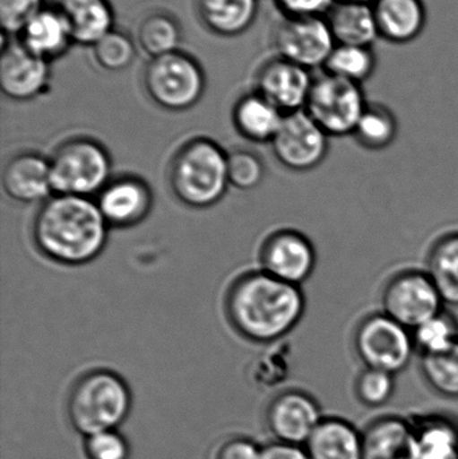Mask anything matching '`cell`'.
I'll return each mask as SVG.
<instances>
[{
	"instance_id": "1",
	"label": "cell",
	"mask_w": 458,
	"mask_h": 459,
	"mask_svg": "<svg viewBox=\"0 0 458 459\" xmlns=\"http://www.w3.org/2000/svg\"><path fill=\"white\" fill-rule=\"evenodd\" d=\"M301 286L285 282L264 270L244 273L229 286L226 318L247 342L274 344L287 337L306 315Z\"/></svg>"
},
{
	"instance_id": "2",
	"label": "cell",
	"mask_w": 458,
	"mask_h": 459,
	"mask_svg": "<svg viewBox=\"0 0 458 459\" xmlns=\"http://www.w3.org/2000/svg\"><path fill=\"white\" fill-rule=\"evenodd\" d=\"M109 230L93 198L53 195L35 212L31 235L35 247L48 261L77 267L101 255Z\"/></svg>"
},
{
	"instance_id": "3",
	"label": "cell",
	"mask_w": 458,
	"mask_h": 459,
	"mask_svg": "<svg viewBox=\"0 0 458 459\" xmlns=\"http://www.w3.org/2000/svg\"><path fill=\"white\" fill-rule=\"evenodd\" d=\"M174 198L183 206L204 210L215 206L228 193V152L214 140L195 137L177 148L167 171Z\"/></svg>"
},
{
	"instance_id": "4",
	"label": "cell",
	"mask_w": 458,
	"mask_h": 459,
	"mask_svg": "<svg viewBox=\"0 0 458 459\" xmlns=\"http://www.w3.org/2000/svg\"><path fill=\"white\" fill-rule=\"evenodd\" d=\"M132 394L125 380L109 369L81 375L70 388L66 412L75 431L83 437L116 430L128 418Z\"/></svg>"
},
{
	"instance_id": "5",
	"label": "cell",
	"mask_w": 458,
	"mask_h": 459,
	"mask_svg": "<svg viewBox=\"0 0 458 459\" xmlns=\"http://www.w3.org/2000/svg\"><path fill=\"white\" fill-rule=\"evenodd\" d=\"M48 159L54 195L94 199L112 179L109 152L91 137H70Z\"/></svg>"
},
{
	"instance_id": "6",
	"label": "cell",
	"mask_w": 458,
	"mask_h": 459,
	"mask_svg": "<svg viewBox=\"0 0 458 459\" xmlns=\"http://www.w3.org/2000/svg\"><path fill=\"white\" fill-rule=\"evenodd\" d=\"M202 65L183 51L151 58L143 73L145 93L153 104L169 112H185L195 107L206 91Z\"/></svg>"
},
{
	"instance_id": "7",
	"label": "cell",
	"mask_w": 458,
	"mask_h": 459,
	"mask_svg": "<svg viewBox=\"0 0 458 459\" xmlns=\"http://www.w3.org/2000/svg\"><path fill=\"white\" fill-rule=\"evenodd\" d=\"M363 85L330 73L315 75L306 112L330 137L352 136L368 105Z\"/></svg>"
},
{
	"instance_id": "8",
	"label": "cell",
	"mask_w": 458,
	"mask_h": 459,
	"mask_svg": "<svg viewBox=\"0 0 458 459\" xmlns=\"http://www.w3.org/2000/svg\"><path fill=\"white\" fill-rule=\"evenodd\" d=\"M354 348L366 368L392 375L405 371L416 355L413 332L384 312L371 313L358 324Z\"/></svg>"
},
{
	"instance_id": "9",
	"label": "cell",
	"mask_w": 458,
	"mask_h": 459,
	"mask_svg": "<svg viewBox=\"0 0 458 459\" xmlns=\"http://www.w3.org/2000/svg\"><path fill=\"white\" fill-rule=\"evenodd\" d=\"M381 304V312L411 332L446 307L425 269H405L392 275L385 283Z\"/></svg>"
},
{
	"instance_id": "10",
	"label": "cell",
	"mask_w": 458,
	"mask_h": 459,
	"mask_svg": "<svg viewBox=\"0 0 458 459\" xmlns=\"http://www.w3.org/2000/svg\"><path fill=\"white\" fill-rule=\"evenodd\" d=\"M330 139L306 110H298L284 116L272 140V152L288 171H314L327 158Z\"/></svg>"
},
{
	"instance_id": "11",
	"label": "cell",
	"mask_w": 458,
	"mask_h": 459,
	"mask_svg": "<svg viewBox=\"0 0 458 459\" xmlns=\"http://www.w3.org/2000/svg\"><path fill=\"white\" fill-rule=\"evenodd\" d=\"M279 56L304 69L324 67L336 42L325 16H284L276 32Z\"/></svg>"
},
{
	"instance_id": "12",
	"label": "cell",
	"mask_w": 458,
	"mask_h": 459,
	"mask_svg": "<svg viewBox=\"0 0 458 459\" xmlns=\"http://www.w3.org/2000/svg\"><path fill=\"white\" fill-rule=\"evenodd\" d=\"M260 264L261 270L273 277L301 286L316 269V248L298 230H276L261 246Z\"/></svg>"
},
{
	"instance_id": "13",
	"label": "cell",
	"mask_w": 458,
	"mask_h": 459,
	"mask_svg": "<svg viewBox=\"0 0 458 459\" xmlns=\"http://www.w3.org/2000/svg\"><path fill=\"white\" fill-rule=\"evenodd\" d=\"M50 62L24 48L18 39L3 35L0 56V89L16 102L31 101L50 88Z\"/></svg>"
},
{
	"instance_id": "14",
	"label": "cell",
	"mask_w": 458,
	"mask_h": 459,
	"mask_svg": "<svg viewBox=\"0 0 458 459\" xmlns=\"http://www.w3.org/2000/svg\"><path fill=\"white\" fill-rule=\"evenodd\" d=\"M314 78L311 70L279 56L261 65L255 75V91L282 115H290L306 109Z\"/></svg>"
},
{
	"instance_id": "15",
	"label": "cell",
	"mask_w": 458,
	"mask_h": 459,
	"mask_svg": "<svg viewBox=\"0 0 458 459\" xmlns=\"http://www.w3.org/2000/svg\"><path fill=\"white\" fill-rule=\"evenodd\" d=\"M266 426L281 444L306 446L324 418L319 404L303 391L289 390L272 399L266 409Z\"/></svg>"
},
{
	"instance_id": "16",
	"label": "cell",
	"mask_w": 458,
	"mask_h": 459,
	"mask_svg": "<svg viewBox=\"0 0 458 459\" xmlns=\"http://www.w3.org/2000/svg\"><path fill=\"white\" fill-rule=\"evenodd\" d=\"M94 201L110 229L140 225L153 209L152 188L134 175L112 178Z\"/></svg>"
},
{
	"instance_id": "17",
	"label": "cell",
	"mask_w": 458,
	"mask_h": 459,
	"mask_svg": "<svg viewBox=\"0 0 458 459\" xmlns=\"http://www.w3.org/2000/svg\"><path fill=\"white\" fill-rule=\"evenodd\" d=\"M5 195L18 204H40L54 195L50 159L24 151L8 159L2 172Z\"/></svg>"
},
{
	"instance_id": "18",
	"label": "cell",
	"mask_w": 458,
	"mask_h": 459,
	"mask_svg": "<svg viewBox=\"0 0 458 459\" xmlns=\"http://www.w3.org/2000/svg\"><path fill=\"white\" fill-rule=\"evenodd\" d=\"M373 7L379 38L393 45L414 42L427 29L424 0H376Z\"/></svg>"
},
{
	"instance_id": "19",
	"label": "cell",
	"mask_w": 458,
	"mask_h": 459,
	"mask_svg": "<svg viewBox=\"0 0 458 459\" xmlns=\"http://www.w3.org/2000/svg\"><path fill=\"white\" fill-rule=\"evenodd\" d=\"M16 39L35 56L50 64L65 56L73 45L66 19L56 4H46L24 26Z\"/></svg>"
},
{
	"instance_id": "20",
	"label": "cell",
	"mask_w": 458,
	"mask_h": 459,
	"mask_svg": "<svg viewBox=\"0 0 458 459\" xmlns=\"http://www.w3.org/2000/svg\"><path fill=\"white\" fill-rule=\"evenodd\" d=\"M73 43L91 48L115 30V10L109 0H59Z\"/></svg>"
},
{
	"instance_id": "21",
	"label": "cell",
	"mask_w": 458,
	"mask_h": 459,
	"mask_svg": "<svg viewBox=\"0 0 458 459\" xmlns=\"http://www.w3.org/2000/svg\"><path fill=\"white\" fill-rule=\"evenodd\" d=\"M362 438L363 459H419L414 426L402 418L376 420Z\"/></svg>"
},
{
	"instance_id": "22",
	"label": "cell",
	"mask_w": 458,
	"mask_h": 459,
	"mask_svg": "<svg viewBox=\"0 0 458 459\" xmlns=\"http://www.w3.org/2000/svg\"><path fill=\"white\" fill-rule=\"evenodd\" d=\"M325 19L336 45L374 48V43L381 39L373 4L336 0Z\"/></svg>"
},
{
	"instance_id": "23",
	"label": "cell",
	"mask_w": 458,
	"mask_h": 459,
	"mask_svg": "<svg viewBox=\"0 0 458 459\" xmlns=\"http://www.w3.org/2000/svg\"><path fill=\"white\" fill-rule=\"evenodd\" d=\"M284 116L257 91L245 94L233 108V124L239 136L255 144H271Z\"/></svg>"
},
{
	"instance_id": "24",
	"label": "cell",
	"mask_w": 458,
	"mask_h": 459,
	"mask_svg": "<svg viewBox=\"0 0 458 459\" xmlns=\"http://www.w3.org/2000/svg\"><path fill=\"white\" fill-rule=\"evenodd\" d=\"M195 11L204 29L218 37L234 38L255 23L258 0H195Z\"/></svg>"
},
{
	"instance_id": "25",
	"label": "cell",
	"mask_w": 458,
	"mask_h": 459,
	"mask_svg": "<svg viewBox=\"0 0 458 459\" xmlns=\"http://www.w3.org/2000/svg\"><path fill=\"white\" fill-rule=\"evenodd\" d=\"M304 447L311 459H363L362 434L339 418H324Z\"/></svg>"
},
{
	"instance_id": "26",
	"label": "cell",
	"mask_w": 458,
	"mask_h": 459,
	"mask_svg": "<svg viewBox=\"0 0 458 459\" xmlns=\"http://www.w3.org/2000/svg\"><path fill=\"white\" fill-rule=\"evenodd\" d=\"M425 270L446 307H458V231L445 232L432 243Z\"/></svg>"
},
{
	"instance_id": "27",
	"label": "cell",
	"mask_w": 458,
	"mask_h": 459,
	"mask_svg": "<svg viewBox=\"0 0 458 459\" xmlns=\"http://www.w3.org/2000/svg\"><path fill=\"white\" fill-rule=\"evenodd\" d=\"M398 134L400 123L395 113L382 102H368L351 137L363 150L379 152L392 147Z\"/></svg>"
},
{
	"instance_id": "28",
	"label": "cell",
	"mask_w": 458,
	"mask_h": 459,
	"mask_svg": "<svg viewBox=\"0 0 458 459\" xmlns=\"http://www.w3.org/2000/svg\"><path fill=\"white\" fill-rule=\"evenodd\" d=\"M137 43L150 58L179 51L182 26L172 13L152 11L137 26Z\"/></svg>"
},
{
	"instance_id": "29",
	"label": "cell",
	"mask_w": 458,
	"mask_h": 459,
	"mask_svg": "<svg viewBox=\"0 0 458 459\" xmlns=\"http://www.w3.org/2000/svg\"><path fill=\"white\" fill-rule=\"evenodd\" d=\"M414 426L419 459H458V426L448 418L428 417Z\"/></svg>"
},
{
	"instance_id": "30",
	"label": "cell",
	"mask_w": 458,
	"mask_h": 459,
	"mask_svg": "<svg viewBox=\"0 0 458 459\" xmlns=\"http://www.w3.org/2000/svg\"><path fill=\"white\" fill-rule=\"evenodd\" d=\"M376 66L378 58L373 48L336 45L323 72L363 85L373 77Z\"/></svg>"
},
{
	"instance_id": "31",
	"label": "cell",
	"mask_w": 458,
	"mask_h": 459,
	"mask_svg": "<svg viewBox=\"0 0 458 459\" xmlns=\"http://www.w3.org/2000/svg\"><path fill=\"white\" fill-rule=\"evenodd\" d=\"M414 347L419 358L445 352L458 342V320L448 309L429 318L413 331Z\"/></svg>"
},
{
	"instance_id": "32",
	"label": "cell",
	"mask_w": 458,
	"mask_h": 459,
	"mask_svg": "<svg viewBox=\"0 0 458 459\" xmlns=\"http://www.w3.org/2000/svg\"><path fill=\"white\" fill-rule=\"evenodd\" d=\"M421 372L438 395L458 399V342L445 352L422 356Z\"/></svg>"
},
{
	"instance_id": "33",
	"label": "cell",
	"mask_w": 458,
	"mask_h": 459,
	"mask_svg": "<svg viewBox=\"0 0 458 459\" xmlns=\"http://www.w3.org/2000/svg\"><path fill=\"white\" fill-rule=\"evenodd\" d=\"M91 48L96 64L107 72H123L136 58V43L121 30H112Z\"/></svg>"
},
{
	"instance_id": "34",
	"label": "cell",
	"mask_w": 458,
	"mask_h": 459,
	"mask_svg": "<svg viewBox=\"0 0 458 459\" xmlns=\"http://www.w3.org/2000/svg\"><path fill=\"white\" fill-rule=\"evenodd\" d=\"M229 183L241 191H253L263 185L266 169L260 155L249 150L228 152Z\"/></svg>"
},
{
	"instance_id": "35",
	"label": "cell",
	"mask_w": 458,
	"mask_h": 459,
	"mask_svg": "<svg viewBox=\"0 0 458 459\" xmlns=\"http://www.w3.org/2000/svg\"><path fill=\"white\" fill-rule=\"evenodd\" d=\"M395 393V375L381 369L366 368L358 375L355 394L363 406L378 409L392 401Z\"/></svg>"
},
{
	"instance_id": "36",
	"label": "cell",
	"mask_w": 458,
	"mask_h": 459,
	"mask_svg": "<svg viewBox=\"0 0 458 459\" xmlns=\"http://www.w3.org/2000/svg\"><path fill=\"white\" fill-rule=\"evenodd\" d=\"M45 5V0H0V24L3 35L18 37L24 26Z\"/></svg>"
},
{
	"instance_id": "37",
	"label": "cell",
	"mask_w": 458,
	"mask_h": 459,
	"mask_svg": "<svg viewBox=\"0 0 458 459\" xmlns=\"http://www.w3.org/2000/svg\"><path fill=\"white\" fill-rule=\"evenodd\" d=\"M285 347L280 345L276 350L266 351L257 356L249 367L250 379L257 385H277L287 372V356L284 355Z\"/></svg>"
},
{
	"instance_id": "38",
	"label": "cell",
	"mask_w": 458,
	"mask_h": 459,
	"mask_svg": "<svg viewBox=\"0 0 458 459\" xmlns=\"http://www.w3.org/2000/svg\"><path fill=\"white\" fill-rule=\"evenodd\" d=\"M83 450L88 459H129L131 455L128 442L117 430L86 437Z\"/></svg>"
},
{
	"instance_id": "39",
	"label": "cell",
	"mask_w": 458,
	"mask_h": 459,
	"mask_svg": "<svg viewBox=\"0 0 458 459\" xmlns=\"http://www.w3.org/2000/svg\"><path fill=\"white\" fill-rule=\"evenodd\" d=\"M261 450L252 439L231 437L215 447L212 459H260Z\"/></svg>"
},
{
	"instance_id": "40",
	"label": "cell",
	"mask_w": 458,
	"mask_h": 459,
	"mask_svg": "<svg viewBox=\"0 0 458 459\" xmlns=\"http://www.w3.org/2000/svg\"><path fill=\"white\" fill-rule=\"evenodd\" d=\"M336 0H276L284 16H325Z\"/></svg>"
},
{
	"instance_id": "41",
	"label": "cell",
	"mask_w": 458,
	"mask_h": 459,
	"mask_svg": "<svg viewBox=\"0 0 458 459\" xmlns=\"http://www.w3.org/2000/svg\"><path fill=\"white\" fill-rule=\"evenodd\" d=\"M260 459H311L306 447L274 442L261 450Z\"/></svg>"
},
{
	"instance_id": "42",
	"label": "cell",
	"mask_w": 458,
	"mask_h": 459,
	"mask_svg": "<svg viewBox=\"0 0 458 459\" xmlns=\"http://www.w3.org/2000/svg\"><path fill=\"white\" fill-rule=\"evenodd\" d=\"M349 2H359L366 3V4H374V3L376 2V0H349Z\"/></svg>"
}]
</instances>
